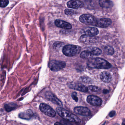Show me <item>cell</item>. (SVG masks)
<instances>
[{
  "mask_svg": "<svg viewBox=\"0 0 125 125\" xmlns=\"http://www.w3.org/2000/svg\"><path fill=\"white\" fill-rule=\"evenodd\" d=\"M80 80L81 82L86 83H91L93 82L91 79L87 77H80Z\"/></svg>",
  "mask_w": 125,
  "mask_h": 125,
  "instance_id": "cb8c5ba5",
  "label": "cell"
},
{
  "mask_svg": "<svg viewBox=\"0 0 125 125\" xmlns=\"http://www.w3.org/2000/svg\"><path fill=\"white\" fill-rule=\"evenodd\" d=\"M104 51L105 53L108 55H112L114 54V49L112 47L110 46H107L104 47Z\"/></svg>",
  "mask_w": 125,
  "mask_h": 125,
  "instance_id": "7402d4cb",
  "label": "cell"
},
{
  "mask_svg": "<svg viewBox=\"0 0 125 125\" xmlns=\"http://www.w3.org/2000/svg\"><path fill=\"white\" fill-rule=\"evenodd\" d=\"M65 14L68 16H71L74 14L75 12L73 10L70 9H66L64 11Z\"/></svg>",
  "mask_w": 125,
  "mask_h": 125,
  "instance_id": "d4e9b609",
  "label": "cell"
},
{
  "mask_svg": "<svg viewBox=\"0 0 125 125\" xmlns=\"http://www.w3.org/2000/svg\"><path fill=\"white\" fill-rule=\"evenodd\" d=\"M119 125V124L118 123H115V124H114V125Z\"/></svg>",
  "mask_w": 125,
  "mask_h": 125,
  "instance_id": "1f68e13d",
  "label": "cell"
},
{
  "mask_svg": "<svg viewBox=\"0 0 125 125\" xmlns=\"http://www.w3.org/2000/svg\"><path fill=\"white\" fill-rule=\"evenodd\" d=\"M46 97L54 104H56L60 106H63L62 104L61 101L52 94L50 93H47L46 95Z\"/></svg>",
  "mask_w": 125,
  "mask_h": 125,
  "instance_id": "2e32d148",
  "label": "cell"
},
{
  "mask_svg": "<svg viewBox=\"0 0 125 125\" xmlns=\"http://www.w3.org/2000/svg\"><path fill=\"white\" fill-rule=\"evenodd\" d=\"M66 63L62 61L52 60L50 61L49 67L51 71H58L63 69L65 67Z\"/></svg>",
  "mask_w": 125,
  "mask_h": 125,
  "instance_id": "5b68a950",
  "label": "cell"
},
{
  "mask_svg": "<svg viewBox=\"0 0 125 125\" xmlns=\"http://www.w3.org/2000/svg\"><path fill=\"white\" fill-rule=\"evenodd\" d=\"M84 32L86 35L95 36L99 33V31L94 27H88L84 29Z\"/></svg>",
  "mask_w": 125,
  "mask_h": 125,
  "instance_id": "e0dca14e",
  "label": "cell"
},
{
  "mask_svg": "<svg viewBox=\"0 0 125 125\" xmlns=\"http://www.w3.org/2000/svg\"><path fill=\"white\" fill-rule=\"evenodd\" d=\"M87 64L89 68L99 69H108L112 66L108 61L99 58L89 59Z\"/></svg>",
  "mask_w": 125,
  "mask_h": 125,
  "instance_id": "6da1fadb",
  "label": "cell"
},
{
  "mask_svg": "<svg viewBox=\"0 0 125 125\" xmlns=\"http://www.w3.org/2000/svg\"><path fill=\"white\" fill-rule=\"evenodd\" d=\"M79 20L81 22L87 25L96 26L97 19L90 14H84L80 16Z\"/></svg>",
  "mask_w": 125,
  "mask_h": 125,
  "instance_id": "277c9868",
  "label": "cell"
},
{
  "mask_svg": "<svg viewBox=\"0 0 125 125\" xmlns=\"http://www.w3.org/2000/svg\"><path fill=\"white\" fill-rule=\"evenodd\" d=\"M74 111L77 114L84 116H89L90 115L91 111L88 108L85 107H76Z\"/></svg>",
  "mask_w": 125,
  "mask_h": 125,
  "instance_id": "9c48e42d",
  "label": "cell"
},
{
  "mask_svg": "<svg viewBox=\"0 0 125 125\" xmlns=\"http://www.w3.org/2000/svg\"><path fill=\"white\" fill-rule=\"evenodd\" d=\"M55 24L58 27L64 30H71L72 28V26L71 24L67 22L60 20H56L55 21Z\"/></svg>",
  "mask_w": 125,
  "mask_h": 125,
  "instance_id": "7c38bea8",
  "label": "cell"
},
{
  "mask_svg": "<svg viewBox=\"0 0 125 125\" xmlns=\"http://www.w3.org/2000/svg\"><path fill=\"white\" fill-rule=\"evenodd\" d=\"M87 102L91 105L93 106H99L102 104V100L98 96H96L90 95L87 96Z\"/></svg>",
  "mask_w": 125,
  "mask_h": 125,
  "instance_id": "ba28073f",
  "label": "cell"
},
{
  "mask_svg": "<svg viewBox=\"0 0 125 125\" xmlns=\"http://www.w3.org/2000/svg\"><path fill=\"white\" fill-rule=\"evenodd\" d=\"M39 109L44 114L49 117H54L56 115V112L50 106L44 103H42L39 106Z\"/></svg>",
  "mask_w": 125,
  "mask_h": 125,
  "instance_id": "8992f818",
  "label": "cell"
},
{
  "mask_svg": "<svg viewBox=\"0 0 125 125\" xmlns=\"http://www.w3.org/2000/svg\"><path fill=\"white\" fill-rule=\"evenodd\" d=\"M99 4L101 7L104 8H110L113 6V3L112 1L105 0H101L99 1Z\"/></svg>",
  "mask_w": 125,
  "mask_h": 125,
  "instance_id": "ac0fdd59",
  "label": "cell"
},
{
  "mask_svg": "<svg viewBox=\"0 0 125 125\" xmlns=\"http://www.w3.org/2000/svg\"><path fill=\"white\" fill-rule=\"evenodd\" d=\"M77 94L76 92H73L72 94V97L74 100L77 102L78 101V98L77 96Z\"/></svg>",
  "mask_w": 125,
  "mask_h": 125,
  "instance_id": "4316f807",
  "label": "cell"
},
{
  "mask_svg": "<svg viewBox=\"0 0 125 125\" xmlns=\"http://www.w3.org/2000/svg\"><path fill=\"white\" fill-rule=\"evenodd\" d=\"M100 78L101 80L104 82L108 83L112 80V75L108 72H103L100 75Z\"/></svg>",
  "mask_w": 125,
  "mask_h": 125,
  "instance_id": "9a60e30c",
  "label": "cell"
},
{
  "mask_svg": "<svg viewBox=\"0 0 125 125\" xmlns=\"http://www.w3.org/2000/svg\"><path fill=\"white\" fill-rule=\"evenodd\" d=\"M97 40V38L95 37V36L85 34L82 36L80 38L79 41L82 43L88 44L95 43Z\"/></svg>",
  "mask_w": 125,
  "mask_h": 125,
  "instance_id": "52a82bcc",
  "label": "cell"
},
{
  "mask_svg": "<svg viewBox=\"0 0 125 125\" xmlns=\"http://www.w3.org/2000/svg\"><path fill=\"white\" fill-rule=\"evenodd\" d=\"M112 24L111 20L106 18L97 19L96 27L102 28H105L109 26Z\"/></svg>",
  "mask_w": 125,
  "mask_h": 125,
  "instance_id": "30bf717a",
  "label": "cell"
},
{
  "mask_svg": "<svg viewBox=\"0 0 125 125\" xmlns=\"http://www.w3.org/2000/svg\"><path fill=\"white\" fill-rule=\"evenodd\" d=\"M81 50V48L79 46L69 44L63 47L62 52L67 57H73L78 55Z\"/></svg>",
  "mask_w": 125,
  "mask_h": 125,
  "instance_id": "3957f363",
  "label": "cell"
},
{
  "mask_svg": "<svg viewBox=\"0 0 125 125\" xmlns=\"http://www.w3.org/2000/svg\"><path fill=\"white\" fill-rule=\"evenodd\" d=\"M17 105L14 103H9L5 105V108L8 112H10L16 109Z\"/></svg>",
  "mask_w": 125,
  "mask_h": 125,
  "instance_id": "ffe728a7",
  "label": "cell"
},
{
  "mask_svg": "<svg viewBox=\"0 0 125 125\" xmlns=\"http://www.w3.org/2000/svg\"><path fill=\"white\" fill-rule=\"evenodd\" d=\"M122 125H125V119H124V120H123Z\"/></svg>",
  "mask_w": 125,
  "mask_h": 125,
  "instance_id": "4dcf8cb0",
  "label": "cell"
},
{
  "mask_svg": "<svg viewBox=\"0 0 125 125\" xmlns=\"http://www.w3.org/2000/svg\"><path fill=\"white\" fill-rule=\"evenodd\" d=\"M88 91L92 92H98L101 90V88L97 86L90 85L87 87Z\"/></svg>",
  "mask_w": 125,
  "mask_h": 125,
  "instance_id": "603a6c76",
  "label": "cell"
},
{
  "mask_svg": "<svg viewBox=\"0 0 125 125\" xmlns=\"http://www.w3.org/2000/svg\"><path fill=\"white\" fill-rule=\"evenodd\" d=\"M54 125H72V124L68 123L66 122H64L63 121L62 123H59V122H56L54 124Z\"/></svg>",
  "mask_w": 125,
  "mask_h": 125,
  "instance_id": "83f0119b",
  "label": "cell"
},
{
  "mask_svg": "<svg viewBox=\"0 0 125 125\" xmlns=\"http://www.w3.org/2000/svg\"><path fill=\"white\" fill-rule=\"evenodd\" d=\"M56 111L61 117L68 121L76 123H79L81 121L80 118L76 115L62 107H57Z\"/></svg>",
  "mask_w": 125,
  "mask_h": 125,
  "instance_id": "7a4b0ae2",
  "label": "cell"
},
{
  "mask_svg": "<svg viewBox=\"0 0 125 125\" xmlns=\"http://www.w3.org/2000/svg\"><path fill=\"white\" fill-rule=\"evenodd\" d=\"M93 56L90 50L83 51L80 55V57L83 59L90 58Z\"/></svg>",
  "mask_w": 125,
  "mask_h": 125,
  "instance_id": "d6986e66",
  "label": "cell"
},
{
  "mask_svg": "<svg viewBox=\"0 0 125 125\" xmlns=\"http://www.w3.org/2000/svg\"><path fill=\"white\" fill-rule=\"evenodd\" d=\"M90 50L93 56L99 55L102 53V50L100 49L97 47H93L91 48Z\"/></svg>",
  "mask_w": 125,
  "mask_h": 125,
  "instance_id": "44dd1931",
  "label": "cell"
},
{
  "mask_svg": "<svg viewBox=\"0 0 125 125\" xmlns=\"http://www.w3.org/2000/svg\"><path fill=\"white\" fill-rule=\"evenodd\" d=\"M115 111H114V110H113V111L110 112V113H109V116L111 117H113L115 115Z\"/></svg>",
  "mask_w": 125,
  "mask_h": 125,
  "instance_id": "f1b7e54d",
  "label": "cell"
},
{
  "mask_svg": "<svg viewBox=\"0 0 125 125\" xmlns=\"http://www.w3.org/2000/svg\"><path fill=\"white\" fill-rule=\"evenodd\" d=\"M69 87L70 88L76 90L83 92H87L88 91L87 87L82 84L77 83H71L69 84Z\"/></svg>",
  "mask_w": 125,
  "mask_h": 125,
  "instance_id": "8fae6325",
  "label": "cell"
},
{
  "mask_svg": "<svg viewBox=\"0 0 125 125\" xmlns=\"http://www.w3.org/2000/svg\"><path fill=\"white\" fill-rule=\"evenodd\" d=\"M34 115V113L32 110L28 109L20 113L19 115L20 118L25 120H30Z\"/></svg>",
  "mask_w": 125,
  "mask_h": 125,
  "instance_id": "5bb4252c",
  "label": "cell"
},
{
  "mask_svg": "<svg viewBox=\"0 0 125 125\" xmlns=\"http://www.w3.org/2000/svg\"><path fill=\"white\" fill-rule=\"evenodd\" d=\"M67 5L70 8L78 9L81 8L84 6V3L83 2L80 0H70L67 3Z\"/></svg>",
  "mask_w": 125,
  "mask_h": 125,
  "instance_id": "4fadbf2b",
  "label": "cell"
},
{
  "mask_svg": "<svg viewBox=\"0 0 125 125\" xmlns=\"http://www.w3.org/2000/svg\"><path fill=\"white\" fill-rule=\"evenodd\" d=\"M109 91L108 90H107V89H105L103 91V93L104 94H106L108 93H109Z\"/></svg>",
  "mask_w": 125,
  "mask_h": 125,
  "instance_id": "f546056e",
  "label": "cell"
},
{
  "mask_svg": "<svg viewBox=\"0 0 125 125\" xmlns=\"http://www.w3.org/2000/svg\"><path fill=\"white\" fill-rule=\"evenodd\" d=\"M9 3V1L8 0H1L0 3V6L1 8H5L6 7Z\"/></svg>",
  "mask_w": 125,
  "mask_h": 125,
  "instance_id": "484cf974",
  "label": "cell"
}]
</instances>
